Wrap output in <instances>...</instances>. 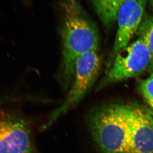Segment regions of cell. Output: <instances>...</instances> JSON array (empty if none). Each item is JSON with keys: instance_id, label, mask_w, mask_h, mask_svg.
I'll list each match as a JSON object with an SVG mask.
<instances>
[{"instance_id": "52a82bcc", "label": "cell", "mask_w": 153, "mask_h": 153, "mask_svg": "<svg viewBox=\"0 0 153 153\" xmlns=\"http://www.w3.org/2000/svg\"><path fill=\"white\" fill-rule=\"evenodd\" d=\"M147 0H126L119 9L116 22L117 30L114 50L119 52L129 42L142 22Z\"/></svg>"}, {"instance_id": "8992f818", "label": "cell", "mask_w": 153, "mask_h": 153, "mask_svg": "<svg viewBox=\"0 0 153 153\" xmlns=\"http://www.w3.org/2000/svg\"><path fill=\"white\" fill-rule=\"evenodd\" d=\"M130 153H153V117L141 107L122 105Z\"/></svg>"}, {"instance_id": "7c38bea8", "label": "cell", "mask_w": 153, "mask_h": 153, "mask_svg": "<svg viewBox=\"0 0 153 153\" xmlns=\"http://www.w3.org/2000/svg\"><path fill=\"white\" fill-rule=\"evenodd\" d=\"M25 1H28V0H25Z\"/></svg>"}, {"instance_id": "277c9868", "label": "cell", "mask_w": 153, "mask_h": 153, "mask_svg": "<svg viewBox=\"0 0 153 153\" xmlns=\"http://www.w3.org/2000/svg\"><path fill=\"white\" fill-rule=\"evenodd\" d=\"M152 56L144 41L139 38L119 52L108 72L105 82H118L140 75L150 67Z\"/></svg>"}, {"instance_id": "30bf717a", "label": "cell", "mask_w": 153, "mask_h": 153, "mask_svg": "<svg viewBox=\"0 0 153 153\" xmlns=\"http://www.w3.org/2000/svg\"><path fill=\"white\" fill-rule=\"evenodd\" d=\"M140 88L146 101L153 110V72L147 79L142 81Z\"/></svg>"}, {"instance_id": "3957f363", "label": "cell", "mask_w": 153, "mask_h": 153, "mask_svg": "<svg viewBox=\"0 0 153 153\" xmlns=\"http://www.w3.org/2000/svg\"><path fill=\"white\" fill-rule=\"evenodd\" d=\"M101 61L96 51L80 55L76 61L74 81L65 100L50 116L41 129L46 130L59 117L75 107L92 86L98 75Z\"/></svg>"}, {"instance_id": "8fae6325", "label": "cell", "mask_w": 153, "mask_h": 153, "mask_svg": "<svg viewBox=\"0 0 153 153\" xmlns=\"http://www.w3.org/2000/svg\"><path fill=\"white\" fill-rule=\"evenodd\" d=\"M152 116H153V111H152Z\"/></svg>"}, {"instance_id": "6da1fadb", "label": "cell", "mask_w": 153, "mask_h": 153, "mask_svg": "<svg viewBox=\"0 0 153 153\" xmlns=\"http://www.w3.org/2000/svg\"><path fill=\"white\" fill-rule=\"evenodd\" d=\"M59 32L62 44L60 79L65 89L71 88L77 59L83 54L97 51V31L77 0H59Z\"/></svg>"}, {"instance_id": "ba28073f", "label": "cell", "mask_w": 153, "mask_h": 153, "mask_svg": "<svg viewBox=\"0 0 153 153\" xmlns=\"http://www.w3.org/2000/svg\"><path fill=\"white\" fill-rule=\"evenodd\" d=\"M102 23L110 26L117 20L119 9L126 0H91Z\"/></svg>"}, {"instance_id": "5b68a950", "label": "cell", "mask_w": 153, "mask_h": 153, "mask_svg": "<svg viewBox=\"0 0 153 153\" xmlns=\"http://www.w3.org/2000/svg\"><path fill=\"white\" fill-rule=\"evenodd\" d=\"M0 153H35L30 125L19 113L0 112Z\"/></svg>"}, {"instance_id": "9c48e42d", "label": "cell", "mask_w": 153, "mask_h": 153, "mask_svg": "<svg viewBox=\"0 0 153 153\" xmlns=\"http://www.w3.org/2000/svg\"><path fill=\"white\" fill-rule=\"evenodd\" d=\"M140 38L148 48L152 56V63L149 69L153 72V15L145 18L139 27Z\"/></svg>"}, {"instance_id": "7a4b0ae2", "label": "cell", "mask_w": 153, "mask_h": 153, "mask_svg": "<svg viewBox=\"0 0 153 153\" xmlns=\"http://www.w3.org/2000/svg\"><path fill=\"white\" fill-rule=\"evenodd\" d=\"M91 134L103 153H130L122 105L100 110L90 119Z\"/></svg>"}]
</instances>
